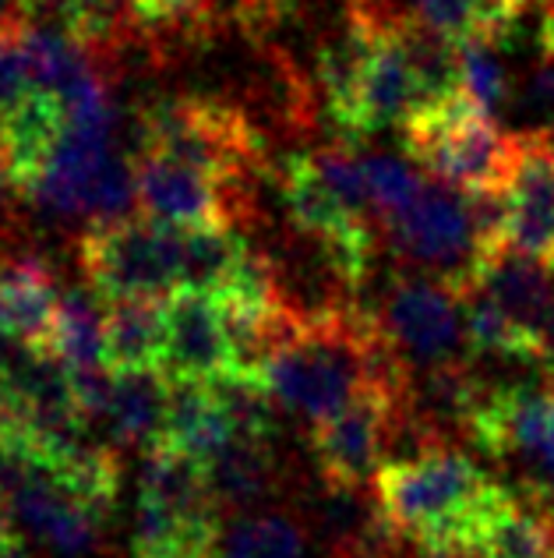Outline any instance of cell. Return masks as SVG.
<instances>
[{
	"label": "cell",
	"mask_w": 554,
	"mask_h": 558,
	"mask_svg": "<svg viewBox=\"0 0 554 558\" xmlns=\"http://www.w3.org/2000/svg\"><path fill=\"white\" fill-rule=\"evenodd\" d=\"M261 375L280 407L311 424L332 417L374 386L410 381L396 347L378 326V315H364L343 304L297 315L294 329L275 347Z\"/></svg>",
	"instance_id": "cell-1"
},
{
	"label": "cell",
	"mask_w": 554,
	"mask_h": 558,
	"mask_svg": "<svg viewBox=\"0 0 554 558\" xmlns=\"http://www.w3.org/2000/svg\"><path fill=\"white\" fill-rule=\"evenodd\" d=\"M505 492L470 457L442 446L374 474L378 506L424 558H466L473 534Z\"/></svg>",
	"instance_id": "cell-2"
},
{
	"label": "cell",
	"mask_w": 554,
	"mask_h": 558,
	"mask_svg": "<svg viewBox=\"0 0 554 558\" xmlns=\"http://www.w3.org/2000/svg\"><path fill=\"white\" fill-rule=\"evenodd\" d=\"M399 128L406 153L448 187L463 195H502L516 138L502 135L491 113L466 93L424 102Z\"/></svg>",
	"instance_id": "cell-3"
},
{
	"label": "cell",
	"mask_w": 554,
	"mask_h": 558,
	"mask_svg": "<svg viewBox=\"0 0 554 558\" xmlns=\"http://www.w3.org/2000/svg\"><path fill=\"white\" fill-rule=\"evenodd\" d=\"M138 153L177 159L241 191L247 173L261 163V138L247 117L226 102L181 96L159 102L141 117Z\"/></svg>",
	"instance_id": "cell-4"
},
{
	"label": "cell",
	"mask_w": 554,
	"mask_h": 558,
	"mask_svg": "<svg viewBox=\"0 0 554 558\" xmlns=\"http://www.w3.org/2000/svg\"><path fill=\"white\" fill-rule=\"evenodd\" d=\"M78 262L103 298H170L181 290V230L149 216L93 223L78 241Z\"/></svg>",
	"instance_id": "cell-5"
},
{
	"label": "cell",
	"mask_w": 554,
	"mask_h": 558,
	"mask_svg": "<svg viewBox=\"0 0 554 558\" xmlns=\"http://www.w3.org/2000/svg\"><path fill=\"white\" fill-rule=\"evenodd\" d=\"M382 227L403 258L442 272L452 290L470 279L477 255L484 252L473 198H459V191L439 178L431 184L424 181L420 195Z\"/></svg>",
	"instance_id": "cell-6"
},
{
	"label": "cell",
	"mask_w": 554,
	"mask_h": 558,
	"mask_svg": "<svg viewBox=\"0 0 554 558\" xmlns=\"http://www.w3.org/2000/svg\"><path fill=\"white\" fill-rule=\"evenodd\" d=\"M280 195L294 227L322 244L329 266L346 287H360L371 272L374 230L364 213L335 195V187L318 173L311 156H290L280 173Z\"/></svg>",
	"instance_id": "cell-7"
},
{
	"label": "cell",
	"mask_w": 554,
	"mask_h": 558,
	"mask_svg": "<svg viewBox=\"0 0 554 558\" xmlns=\"http://www.w3.org/2000/svg\"><path fill=\"white\" fill-rule=\"evenodd\" d=\"M414 400L410 381L403 386H374L332 417L311 424V449L318 474L335 488H364L378 474V460L389 452L392 424L399 410Z\"/></svg>",
	"instance_id": "cell-8"
},
{
	"label": "cell",
	"mask_w": 554,
	"mask_h": 558,
	"mask_svg": "<svg viewBox=\"0 0 554 558\" xmlns=\"http://www.w3.org/2000/svg\"><path fill=\"white\" fill-rule=\"evenodd\" d=\"M494 460H519L537 474L530 488L554 498V400L533 389H484L466 421Z\"/></svg>",
	"instance_id": "cell-9"
},
{
	"label": "cell",
	"mask_w": 554,
	"mask_h": 558,
	"mask_svg": "<svg viewBox=\"0 0 554 558\" xmlns=\"http://www.w3.org/2000/svg\"><path fill=\"white\" fill-rule=\"evenodd\" d=\"M385 340L396 347V354L417 364L445 368L459 364L463 343V298L445 279H403L389 290L382 315H378Z\"/></svg>",
	"instance_id": "cell-10"
},
{
	"label": "cell",
	"mask_w": 554,
	"mask_h": 558,
	"mask_svg": "<svg viewBox=\"0 0 554 558\" xmlns=\"http://www.w3.org/2000/svg\"><path fill=\"white\" fill-rule=\"evenodd\" d=\"M135 178H138V209L141 216L156 219V223L173 230L237 227L244 191L216 181L209 173L156 153H138Z\"/></svg>",
	"instance_id": "cell-11"
},
{
	"label": "cell",
	"mask_w": 554,
	"mask_h": 558,
	"mask_svg": "<svg viewBox=\"0 0 554 558\" xmlns=\"http://www.w3.org/2000/svg\"><path fill=\"white\" fill-rule=\"evenodd\" d=\"M502 205V244L554 266V138L544 131L516 135Z\"/></svg>",
	"instance_id": "cell-12"
},
{
	"label": "cell",
	"mask_w": 554,
	"mask_h": 558,
	"mask_svg": "<svg viewBox=\"0 0 554 558\" xmlns=\"http://www.w3.org/2000/svg\"><path fill=\"white\" fill-rule=\"evenodd\" d=\"M167 332L159 364L181 381H212L237 368L223 304L201 290H173L163 301Z\"/></svg>",
	"instance_id": "cell-13"
},
{
	"label": "cell",
	"mask_w": 554,
	"mask_h": 558,
	"mask_svg": "<svg viewBox=\"0 0 554 558\" xmlns=\"http://www.w3.org/2000/svg\"><path fill=\"white\" fill-rule=\"evenodd\" d=\"M61 293L36 255H0V343L47 347Z\"/></svg>",
	"instance_id": "cell-14"
},
{
	"label": "cell",
	"mask_w": 554,
	"mask_h": 558,
	"mask_svg": "<svg viewBox=\"0 0 554 558\" xmlns=\"http://www.w3.org/2000/svg\"><path fill=\"white\" fill-rule=\"evenodd\" d=\"M466 558H554V498L537 488L505 492Z\"/></svg>",
	"instance_id": "cell-15"
},
{
	"label": "cell",
	"mask_w": 554,
	"mask_h": 558,
	"mask_svg": "<svg viewBox=\"0 0 554 558\" xmlns=\"http://www.w3.org/2000/svg\"><path fill=\"white\" fill-rule=\"evenodd\" d=\"M173 400V375L163 364L145 368H113V392L107 407V424L121 446L152 449L163 442Z\"/></svg>",
	"instance_id": "cell-16"
},
{
	"label": "cell",
	"mask_w": 554,
	"mask_h": 558,
	"mask_svg": "<svg viewBox=\"0 0 554 558\" xmlns=\"http://www.w3.org/2000/svg\"><path fill=\"white\" fill-rule=\"evenodd\" d=\"M325 537L329 558H399L403 534L392 526L385 509L368 502L364 488H335L325 484Z\"/></svg>",
	"instance_id": "cell-17"
},
{
	"label": "cell",
	"mask_w": 554,
	"mask_h": 558,
	"mask_svg": "<svg viewBox=\"0 0 554 558\" xmlns=\"http://www.w3.org/2000/svg\"><path fill=\"white\" fill-rule=\"evenodd\" d=\"M107 312H110V298H103L93 283L89 287H71L61 293L50 350L67 364L71 372L110 368Z\"/></svg>",
	"instance_id": "cell-18"
},
{
	"label": "cell",
	"mask_w": 554,
	"mask_h": 558,
	"mask_svg": "<svg viewBox=\"0 0 554 558\" xmlns=\"http://www.w3.org/2000/svg\"><path fill=\"white\" fill-rule=\"evenodd\" d=\"M212 495L220 506L247 509L272 495L275 481H280V466H275V452L269 438H244L233 435L230 442L206 463Z\"/></svg>",
	"instance_id": "cell-19"
},
{
	"label": "cell",
	"mask_w": 554,
	"mask_h": 558,
	"mask_svg": "<svg viewBox=\"0 0 554 558\" xmlns=\"http://www.w3.org/2000/svg\"><path fill=\"white\" fill-rule=\"evenodd\" d=\"M233 438V428L223 414V407L216 403L212 389L206 381H181L173 378V400H170V417H167V435L159 446H173L209 463Z\"/></svg>",
	"instance_id": "cell-20"
},
{
	"label": "cell",
	"mask_w": 554,
	"mask_h": 558,
	"mask_svg": "<svg viewBox=\"0 0 554 558\" xmlns=\"http://www.w3.org/2000/svg\"><path fill=\"white\" fill-rule=\"evenodd\" d=\"M167 298H110L107 357L110 368H145L163 357Z\"/></svg>",
	"instance_id": "cell-21"
},
{
	"label": "cell",
	"mask_w": 554,
	"mask_h": 558,
	"mask_svg": "<svg viewBox=\"0 0 554 558\" xmlns=\"http://www.w3.org/2000/svg\"><path fill=\"white\" fill-rule=\"evenodd\" d=\"M247 252L251 247L237 238V227L181 230V290L223 298Z\"/></svg>",
	"instance_id": "cell-22"
},
{
	"label": "cell",
	"mask_w": 554,
	"mask_h": 558,
	"mask_svg": "<svg viewBox=\"0 0 554 558\" xmlns=\"http://www.w3.org/2000/svg\"><path fill=\"white\" fill-rule=\"evenodd\" d=\"M220 0H127L131 33L159 50L192 47L220 25Z\"/></svg>",
	"instance_id": "cell-23"
},
{
	"label": "cell",
	"mask_w": 554,
	"mask_h": 558,
	"mask_svg": "<svg viewBox=\"0 0 554 558\" xmlns=\"http://www.w3.org/2000/svg\"><path fill=\"white\" fill-rule=\"evenodd\" d=\"M22 53L33 89L64 96L71 85H78L85 75H93V53L82 47L78 39H71L67 33L57 28H39V25H22L19 28Z\"/></svg>",
	"instance_id": "cell-24"
},
{
	"label": "cell",
	"mask_w": 554,
	"mask_h": 558,
	"mask_svg": "<svg viewBox=\"0 0 554 558\" xmlns=\"http://www.w3.org/2000/svg\"><path fill=\"white\" fill-rule=\"evenodd\" d=\"M417 19L456 47L466 43H498L516 28V14H508L494 0H417Z\"/></svg>",
	"instance_id": "cell-25"
},
{
	"label": "cell",
	"mask_w": 554,
	"mask_h": 558,
	"mask_svg": "<svg viewBox=\"0 0 554 558\" xmlns=\"http://www.w3.org/2000/svg\"><path fill=\"white\" fill-rule=\"evenodd\" d=\"M212 389L216 403L223 407L233 435L244 438H269L275 435V392L269 381L255 368H230L226 375L206 381Z\"/></svg>",
	"instance_id": "cell-26"
},
{
	"label": "cell",
	"mask_w": 554,
	"mask_h": 558,
	"mask_svg": "<svg viewBox=\"0 0 554 558\" xmlns=\"http://www.w3.org/2000/svg\"><path fill=\"white\" fill-rule=\"evenodd\" d=\"M463 298V318H466V340L480 354H494V357H516L533 364V340L522 332L508 312L491 301L484 290L477 287H463L456 290Z\"/></svg>",
	"instance_id": "cell-27"
},
{
	"label": "cell",
	"mask_w": 554,
	"mask_h": 558,
	"mask_svg": "<svg viewBox=\"0 0 554 558\" xmlns=\"http://www.w3.org/2000/svg\"><path fill=\"white\" fill-rule=\"evenodd\" d=\"M223 558H304V534L286 517H244L226 534Z\"/></svg>",
	"instance_id": "cell-28"
},
{
	"label": "cell",
	"mask_w": 554,
	"mask_h": 558,
	"mask_svg": "<svg viewBox=\"0 0 554 558\" xmlns=\"http://www.w3.org/2000/svg\"><path fill=\"white\" fill-rule=\"evenodd\" d=\"M364 181H368L371 209L382 216V223L399 216L424 187V181L396 156H364Z\"/></svg>",
	"instance_id": "cell-29"
},
{
	"label": "cell",
	"mask_w": 554,
	"mask_h": 558,
	"mask_svg": "<svg viewBox=\"0 0 554 558\" xmlns=\"http://www.w3.org/2000/svg\"><path fill=\"white\" fill-rule=\"evenodd\" d=\"M463 57V93L494 113L505 99V68L494 57L491 43H466L459 47Z\"/></svg>",
	"instance_id": "cell-30"
},
{
	"label": "cell",
	"mask_w": 554,
	"mask_h": 558,
	"mask_svg": "<svg viewBox=\"0 0 554 558\" xmlns=\"http://www.w3.org/2000/svg\"><path fill=\"white\" fill-rule=\"evenodd\" d=\"M22 28V25H19ZM19 28H0V113H11L22 107V99L33 93Z\"/></svg>",
	"instance_id": "cell-31"
},
{
	"label": "cell",
	"mask_w": 554,
	"mask_h": 558,
	"mask_svg": "<svg viewBox=\"0 0 554 558\" xmlns=\"http://www.w3.org/2000/svg\"><path fill=\"white\" fill-rule=\"evenodd\" d=\"M19 198H25V191L14 178V167L8 159H0V233H8L14 223V209H19Z\"/></svg>",
	"instance_id": "cell-32"
},
{
	"label": "cell",
	"mask_w": 554,
	"mask_h": 558,
	"mask_svg": "<svg viewBox=\"0 0 554 558\" xmlns=\"http://www.w3.org/2000/svg\"><path fill=\"white\" fill-rule=\"evenodd\" d=\"M22 11H25V0H0V28H19Z\"/></svg>",
	"instance_id": "cell-33"
},
{
	"label": "cell",
	"mask_w": 554,
	"mask_h": 558,
	"mask_svg": "<svg viewBox=\"0 0 554 558\" xmlns=\"http://www.w3.org/2000/svg\"><path fill=\"white\" fill-rule=\"evenodd\" d=\"M14 512H11V502L8 495H0V545H8V541H14Z\"/></svg>",
	"instance_id": "cell-34"
},
{
	"label": "cell",
	"mask_w": 554,
	"mask_h": 558,
	"mask_svg": "<svg viewBox=\"0 0 554 558\" xmlns=\"http://www.w3.org/2000/svg\"><path fill=\"white\" fill-rule=\"evenodd\" d=\"M494 4H502L508 14H516V19H519L522 11H530V8H547V4H554V0H494Z\"/></svg>",
	"instance_id": "cell-35"
},
{
	"label": "cell",
	"mask_w": 554,
	"mask_h": 558,
	"mask_svg": "<svg viewBox=\"0 0 554 558\" xmlns=\"http://www.w3.org/2000/svg\"><path fill=\"white\" fill-rule=\"evenodd\" d=\"M0 558H28V551L19 545V537H14L8 545H0Z\"/></svg>",
	"instance_id": "cell-36"
},
{
	"label": "cell",
	"mask_w": 554,
	"mask_h": 558,
	"mask_svg": "<svg viewBox=\"0 0 554 558\" xmlns=\"http://www.w3.org/2000/svg\"><path fill=\"white\" fill-rule=\"evenodd\" d=\"M547 93H551V96H554V75H551V78H547Z\"/></svg>",
	"instance_id": "cell-37"
},
{
	"label": "cell",
	"mask_w": 554,
	"mask_h": 558,
	"mask_svg": "<svg viewBox=\"0 0 554 558\" xmlns=\"http://www.w3.org/2000/svg\"><path fill=\"white\" fill-rule=\"evenodd\" d=\"M209 558H220V555H209Z\"/></svg>",
	"instance_id": "cell-38"
},
{
	"label": "cell",
	"mask_w": 554,
	"mask_h": 558,
	"mask_svg": "<svg viewBox=\"0 0 554 558\" xmlns=\"http://www.w3.org/2000/svg\"><path fill=\"white\" fill-rule=\"evenodd\" d=\"M551 400H554V392H551Z\"/></svg>",
	"instance_id": "cell-39"
}]
</instances>
